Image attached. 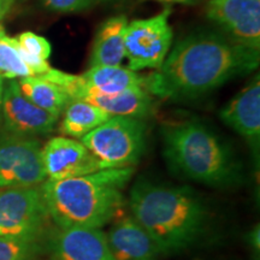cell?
I'll list each match as a JSON object with an SVG mask.
<instances>
[{"label":"cell","mask_w":260,"mask_h":260,"mask_svg":"<svg viewBox=\"0 0 260 260\" xmlns=\"http://www.w3.org/2000/svg\"><path fill=\"white\" fill-rule=\"evenodd\" d=\"M42 79L57 84L71 100H82L99 107L111 116L145 119L152 115L153 100L144 88L125 90L117 94H104L86 86L79 75L48 69L40 75Z\"/></svg>","instance_id":"52a82bcc"},{"label":"cell","mask_w":260,"mask_h":260,"mask_svg":"<svg viewBox=\"0 0 260 260\" xmlns=\"http://www.w3.org/2000/svg\"><path fill=\"white\" fill-rule=\"evenodd\" d=\"M17 83L19 90L29 102L57 118L70 103L69 96L60 87L40 76L23 77Z\"/></svg>","instance_id":"d6986e66"},{"label":"cell","mask_w":260,"mask_h":260,"mask_svg":"<svg viewBox=\"0 0 260 260\" xmlns=\"http://www.w3.org/2000/svg\"><path fill=\"white\" fill-rule=\"evenodd\" d=\"M259 225H256L255 229L252 230L251 235H249V240H251L253 248L256 249V251H259Z\"/></svg>","instance_id":"484cf974"},{"label":"cell","mask_w":260,"mask_h":260,"mask_svg":"<svg viewBox=\"0 0 260 260\" xmlns=\"http://www.w3.org/2000/svg\"><path fill=\"white\" fill-rule=\"evenodd\" d=\"M220 119L252 145L260 138V81L256 76L219 112Z\"/></svg>","instance_id":"9a60e30c"},{"label":"cell","mask_w":260,"mask_h":260,"mask_svg":"<svg viewBox=\"0 0 260 260\" xmlns=\"http://www.w3.org/2000/svg\"><path fill=\"white\" fill-rule=\"evenodd\" d=\"M46 180L38 140L16 134L0 139V188L37 187Z\"/></svg>","instance_id":"9c48e42d"},{"label":"cell","mask_w":260,"mask_h":260,"mask_svg":"<svg viewBox=\"0 0 260 260\" xmlns=\"http://www.w3.org/2000/svg\"><path fill=\"white\" fill-rule=\"evenodd\" d=\"M38 252L37 241L0 236V260H34Z\"/></svg>","instance_id":"7402d4cb"},{"label":"cell","mask_w":260,"mask_h":260,"mask_svg":"<svg viewBox=\"0 0 260 260\" xmlns=\"http://www.w3.org/2000/svg\"><path fill=\"white\" fill-rule=\"evenodd\" d=\"M129 203L134 219L164 254L190 247L206 226V207L188 187L138 182Z\"/></svg>","instance_id":"7a4b0ae2"},{"label":"cell","mask_w":260,"mask_h":260,"mask_svg":"<svg viewBox=\"0 0 260 260\" xmlns=\"http://www.w3.org/2000/svg\"><path fill=\"white\" fill-rule=\"evenodd\" d=\"M42 161L47 180L61 181L104 170L102 162L81 141L57 136L42 147Z\"/></svg>","instance_id":"8fae6325"},{"label":"cell","mask_w":260,"mask_h":260,"mask_svg":"<svg viewBox=\"0 0 260 260\" xmlns=\"http://www.w3.org/2000/svg\"><path fill=\"white\" fill-rule=\"evenodd\" d=\"M111 115L82 100H71L64 110L60 125L61 134L71 139H82L103 123L109 121Z\"/></svg>","instance_id":"ac0fdd59"},{"label":"cell","mask_w":260,"mask_h":260,"mask_svg":"<svg viewBox=\"0 0 260 260\" xmlns=\"http://www.w3.org/2000/svg\"><path fill=\"white\" fill-rule=\"evenodd\" d=\"M0 111L6 128L21 136L47 134L54 129L58 121L57 117L29 102L19 90L16 81L4 88Z\"/></svg>","instance_id":"7c38bea8"},{"label":"cell","mask_w":260,"mask_h":260,"mask_svg":"<svg viewBox=\"0 0 260 260\" xmlns=\"http://www.w3.org/2000/svg\"><path fill=\"white\" fill-rule=\"evenodd\" d=\"M171 9L128 24L125 34V59L129 69L140 71L158 69L170 51L174 32L169 23Z\"/></svg>","instance_id":"ba28073f"},{"label":"cell","mask_w":260,"mask_h":260,"mask_svg":"<svg viewBox=\"0 0 260 260\" xmlns=\"http://www.w3.org/2000/svg\"><path fill=\"white\" fill-rule=\"evenodd\" d=\"M154 2L165 3V4H182V5H197L201 0H154Z\"/></svg>","instance_id":"d4e9b609"},{"label":"cell","mask_w":260,"mask_h":260,"mask_svg":"<svg viewBox=\"0 0 260 260\" xmlns=\"http://www.w3.org/2000/svg\"><path fill=\"white\" fill-rule=\"evenodd\" d=\"M16 40L18 42L22 59L34 74V76L35 75L40 76L50 69L47 59L52 53V46L47 39L35 32L25 31L19 34Z\"/></svg>","instance_id":"ffe728a7"},{"label":"cell","mask_w":260,"mask_h":260,"mask_svg":"<svg viewBox=\"0 0 260 260\" xmlns=\"http://www.w3.org/2000/svg\"><path fill=\"white\" fill-rule=\"evenodd\" d=\"M162 140L168 161L190 180L213 187H226L239 180L240 168L230 149L201 123L165 125Z\"/></svg>","instance_id":"277c9868"},{"label":"cell","mask_w":260,"mask_h":260,"mask_svg":"<svg viewBox=\"0 0 260 260\" xmlns=\"http://www.w3.org/2000/svg\"><path fill=\"white\" fill-rule=\"evenodd\" d=\"M128 18L124 15L106 19L98 29L93 42L90 68L121 67L125 59V34Z\"/></svg>","instance_id":"2e32d148"},{"label":"cell","mask_w":260,"mask_h":260,"mask_svg":"<svg viewBox=\"0 0 260 260\" xmlns=\"http://www.w3.org/2000/svg\"><path fill=\"white\" fill-rule=\"evenodd\" d=\"M0 76L3 79H23L34 76L30 69L22 59L18 42L6 35L0 25Z\"/></svg>","instance_id":"44dd1931"},{"label":"cell","mask_w":260,"mask_h":260,"mask_svg":"<svg viewBox=\"0 0 260 260\" xmlns=\"http://www.w3.org/2000/svg\"><path fill=\"white\" fill-rule=\"evenodd\" d=\"M259 50L212 32L195 34L175 45L157 71L146 77V90L168 100H187L254 71Z\"/></svg>","instance_id":"6da1fadb"},{"label":"cell","mask_w":260,"mask_h":260,"mask_svg":"<svg viewBox=\"0 0 260 260\" xmlns=\"http://www.w3.org/2000/svg\"><path fill=\"white\" fill-rule=\"evenodd\" d=\"M16 0H0V21L9 14Z\"/></svg>","instance_id":"cb8c5ba5"},{"label":"cell","mask_w":260,"mask_h":260,"mask_svg":"<svg viewBox=\"0 0 260 260\" xmlns=\"http://www.w3.org/2000/svg\"><path fill=\"white\" fill-rule=\"evenodd\" d=\"M81 142L102 162L103 169H122L135 165L146 147V123L142 119L112 116Z\"/></svg>","instance_id":"5b68a950"},{"label":"cell","mask_w":260,"mask_h":260,"mask_svg":"<svg viewBox=\"0 0 260 260\" xmlns=\"http://www.w3.org/2000/svg\"><path fill=\"white\" fill-rule=\"evenodd\" d=\"M98 0H44V4L52 11L71 14L88 10Z\"/></svg>","instance_id":"603a6c76"},{"label":"cell","mask_w":260,"mask_h":260,"mask_svg":"<svg viewBox=\"0 0 260 260\" xmlns=\"http://www.w3.org/2000/svg\"><path fill=\"white\" fill-rule=\"evenodd\" d=\"M134 168L104 170L61 181L46 180L41 191L51 219L59 229H100L123 205V189Z\"/></svg>","instance_id":"3957f363"},{"label":"cell","mask_w":260,"mask_h":260,"mask_svg":"<svg viewBox=\"0 0 260 260\" xmlns=\"http://www.w3.org/2000/svg\"><path fill=\"white\" fill-rule=\"evenodd\" d=\"M110 249L117 260H158L164 253L134 217H124L106 234Z\"/></svg>","instance_id":"5bb4252c"},{"label":"cell","mask_w":260,"mask_h":260,"mask_svg":"<svg viewBox=\"0 0 260 260\" xmlns=\"http://www.w3.org/2000/svg\"><path fill=\"white\" fill-rule=\"evenodd\" d=\"M3 92H4V83H3V77H2V76H0V106H2Z\"/></svg>","instance_id":"4316f807"},{"label":"cell","mask_w":260,"mask_h":260,"mask_svg":"<svg viewBox=\"0 0 260 260\" xmlns=\"http://www.w3.org/2000/svg\"><path fill=\"white\" fill-rule=\"evenodd\" d=\"M52 251L56 260H117L106 234L93 228L59 229L52 240Z\"/></svg>","instance_id":"4fadbf2b"},{"label":"cell","mask_w":260,"mask_h":260,"mask_svg":"<svg viewBox=\"0 0 260 260\" xmlns=\"http://www.w3.org/2000/svg\"><path fill=\"white\" fill-rule=\"evenodd\" d=\"M50 220L41 187L0 191V236L38 242Z\"/></svg>","instance_id":"8992f818"},{"label":"cell","mask_w":260,"mask_h":260,"mask_svg":"<svg viewBox=\"0 0 260 260\" xmlns=\"http://www.w3.org/2000/svg\"><path fill=\"white\" fill-rule=\"evenodd\" d=\"M205 12L233 41L259 50L260 0H210Z\"/></svg>","instance_id":"30bf717a"},{"label":"cell","mask_w":260,"mask_h":260,"mask_svg":"<svg viewBox=\"0 0 260 260\" xmlns=\"http://www.w3.org/2000/svg\"><path fill=\"white\" fill-rule=\"evenodd\" d=\"M86 86L104 94L146 89V77L123 67H94L80 75Z\"/></svg>","instance_id":"e0dca14e"}]
</instances>
